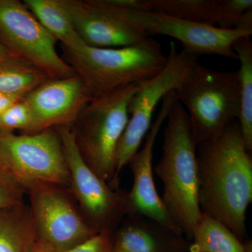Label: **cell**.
Returning a JSON list of instances; mask_svg holds the SVG:
<instances>
[{
	"instance_id": "7402d4cb",
	"label": "cell",
	"mask_w": 252,
	"mask_h": 252,
	"mask_svg": "<svg viewBox=\"0 0 252 252\" xmlns=\"http://www.w3.org/2000/svg\"><path fill=\"white\" fill-rule=\"evenodd\" d=\"M33 122L32 114L24 97L0 114V130H20L24 134H31Z\"/></svg>"
},
{
	"instance_id": "d6986e66",
	"label": "cell",
	"mask_w": 252,
	"mask_h": 252,
	"mask_svg": "<svg viewBox=\"0 0 252 252\" xmlns=\"http://www.w3.org/2000/svg\"><path fill=\"white\" fill-rule=\"evenodd\" d=\"M233 49L240 62V107L238 119L244 144L252 152V42L250 36L239 38Z\"/></svg>"
},
{
	"instance_id": "9a60e30c",
	"label": "cell",
	"mask_w": 252,
	"mask_h": 252,
	"mask_svg": "<svg viewBox=\"0 0 252 252\" xmlns=\"http://www.w3.org/2000/svg\"><path fill=\"white\" fill-rule=\"evenodd\" d=\"M130 217L114 236V252H189L190 242L153 220Z\"/></svg>"
},
{
	"instance_id": "e0dca14e",
	"label": "cell",
	"mask_w": 252,
	"mask_h": 252,
	"mask_svg": "<svg viewBox=\"0 0 252 252\" xmlns=\"http://www.w3.org/2000/svg\"><path fill=\"white\" fill-rule=\"evenodd\" d=\"M36 240L29 209L23 205L0 210V252H28Z\"/></svg>"
},
{
	"instance_id": "9c48e42d",
	"label": "cell",
	"mask_w": 252,
	"mask_h": 252,
	"mask_svg": "<svg viewBox=\"0 0 252 252\" xmlns=\"http://www.w3.org/2000/svg\"><path fill=\"white\" fill-rule=\"evenodd\" d=\"M94 1L101 9L129 23L147 36L160 34L175 38L183 45L184 51L198 57L199 55H217L238 59L233 49V43L239 38L252 34V31L240 28L224 30L189 22L162 13L122 9L110 4L108 0Z\"/></svg>"
},
{
	"instance_id": "ba28073f",
	"label": "cell",
	"mask_w": 252,
	"mask_h": 252,
	"mask_svg": "<svg viewBox=\"0 0 252 252\" xmlns=\"http://www.w3.org/2000/svg\"><path fill=\"white\" fill-rule=\"evenodd\" d=\"M61 138L70 176V187L81 213L97 233L114 232L123 217L137 215L128 193L112 189L96 175L82 157L72 126L54 127Z\"/></svg>"
},
{
	"instance_id": "7c38bea8",
	"label": "cell",
	"mask_w": 252,
	"mask_h": 252,
	"mask_svg": "<svg viewBox=\"0 0 252 252\" xmlns=\"http://www.w3.org/2000/svg\"><path fill=\"white\" fill-rule=\"evenodd\" d=\"M177 101L175 91L169 93L162 99L160 112L151 126L143 147L130 159L128 165L133 175L134 182L128 197L137 215L153 220L177 234L185 236L169 215L158 194L153 175L154 144L160 127Z\"/></svg>"
},
{
	"instance_id": "4fadbf2b",
	"label": "cell",
	"mask_w": 252,
	"mask_h": 252,
	"mask_svg": "<svg viewBox=\"0 0 252 252\" xmlns=\"http://www.w3.org/2000/svg\"><path fill=\"white\" fill-rule=\"evenodd\" d=\"M91 99L84 81L77 74L48 79L24 97L34 121L31 134L59 126H72Z\"/></svg>"
},
{
	"instance_id": "ffe728a7",
	"label": "cell",
	"mask_w": 252,
	"mask_h": 252,
	"mask_svg": "<svg viewBox=\"0 0 252 252\" xmlns=\"http://www.w3.org/2000/svg\"><path fill=\"white\" fill-rule=\"evenodd\" d=\"M49 79L37 68L12 56L0 61V94L26 95Z\"/></svg>"
},
{
	"instance_id": "2e32d148",
	"label": "cell",
	"mask_w": 252,
	"mask_h": 252,
	"mask_svg": "<svg viewBox=\"0 0 252 252\" xmlns=\"http://www.w3.org/2000/svg\"><path fill=\"white\" fill-rule=\"evenodd\" d=\"M23 3L63 47L75 50L84 45L73 27L63 0H24Z\"/></svg>"
},
{
	"instance_id": "484cf974",
	"label": "cell",
	"mask_w": 252,
	"mask_h": 252,
	"mask_svg": "<svg viewBox=\"0 0 252 252\" xmlns=\"http://www.w3.org/2000/svg\"><path fill=\"white\" fill-rule=\"evenodd\" d=\"M24 97L25 95L0 94V114H2L10 106L21 100Z\"/></svg>"
},
{
	"instance_id": "277c9868",
	"label": "cell",
	"mask_w": 252,
	"mask_h": 252,
	"mask_svg": "<svg viewBox=\"0 0 252 252\" xmlns=\"http://www.w3.org/2000/svg\"><path fill=\"white\" fill-rule=\"evenodd\" d=\"M175 93L188 114L197 144L215 140L238 120V70L220 72L198 63Z\"/></svg>"
},
{
	"instance_id": "cb8c5ba5",
	"label": "cell",
	"mask_w": 252,
	"mask_h": 252,
	"mask_svg": "<svg viewBox=\"0 0 252 252\" xmlns=\"http://www.w3.org/2000/svg\"><path fill=\"white\" fill-rule=\"evenodd\" d=\"M26 191L17 181L0 170V210L23 205Z\"/></svg>"
},
{
	"instance_id": "d4e9b609",
	"label": "cell",
	"mask_w": 252,
	"mask_h": 252,
	"mask_svg": "<svg viewBox=\"0 0 252 252\" xmlns=\"http://www.w3.org/2000/svg\"><path fill=\"white\" fill-rule=\"evenodd\" d=\"M114 232L103 230L77 246L62 252H114Z\"/></svg>"
},
{
	"instance_id": "603a6c76",
	"label": "cell",
	"mask_w": 252,
	"mask_h": 252,
	"mask_svg": "<svg viewBox=\"0 0 252 252\" xmlns=\"http://www.w3.org/2000/svg\"><path fill=\"white\" fill-rule=\"evenodd\" d=\"M252 9V0H218L217 27L233 30L238 27L244 15Z\"/></svg>"
},
{
	"instance_id": "44dd1931",
	"label": "cell",
	"mask_w": 252,
	"mask_h": 252,
	"mask_svg": "<svg viewBox=\"0 0 252 252\" xmlns=\"http://www.w3.org/2000/svg\"><path fill=\"white\" fill-rule=\"evenodd\" d=\"M151 11L217 27L218 0H149Z\"/></svg>"
},
{
	"instance_id": "ac0fdd59",
	"label": "cell",
	"mask_w": 252,
	"mask_h": 252,
	"mask_svg": "<svg viewBox=\"0 0 252 252\" xmlns=\"http://www.w3.org/2000/svg\"><path fill=\"white\" fill-rule=\"evenodd\" d=\"M189 252H252L251 243L241 241L220 221L203 214L194 230Z\"/></svg>"
},
{
	"instance_id": "8fae6325",
	"label": "cell",
	"mask_w": 252,
	"mask_h": 252,
	"mask_svg": "<svg viewBox=\"0 0 252 252\" xmlns=\"http://www.w3.org/2000/svg\"><path fill=\"white\" fill-rule=\"evenodd\" d=\"M37 240L57 252L77 246L97 233L64 188L39 185L28 189Z\"/></svg>"
},
{
	"instance_id": "6da1fadb",
	"label": "cell",
	"mask_w": 252,
	"mask_h": 252,
	"mask_svg": "<svg viewBox=\"0 0 252 252\" xmlns=\"http://www.w3.org/2000/svg\"><path fill=\"white\" fill-rule=\"evenodd\" d=\"M199 205L202 213L246 238V212L252 201V154L238 121L217 139L197 144Z\"/></svg>"
},
{
	"instance_id": "5bb4252c",
	"label": "cell",
	"mask_w": 252,
	"mask_h": 252,
	"mask_svg": "<svg viewBox=\"0 0 252 252\" xmlns=\"http://www.w3.org/2000/svg\"><path fill=\"white\" fill-rule=\"evenodd\" d=\"M73 27L85 45L121 48L140 45L152 38L99 7L94 0H63Z\"/></svg>"
},
{
	"instance_id": "7a4b0ae2",
	"label": "cell",
	"mask_w": 252,
	"mask_h": 252,
	"mask_svg": "<svg viewBox=\"0 0 252 252\" xmlns=\"http://www.w3.org/2000/svg\"><path fill=\"white\" fill-rule=\"evenodd\" d=\"M162 155L155 171L162 181V201L190 242L201 219L199 205L197 142L188 114L177 101L167 118Z\"/></svg>"
},
{
	"instance_id": "30bf717a",
	"label": "cell",
	"mask_w": 252,
	"mask_h": 252,
	"mask_svg": "<svg viewBox=\"0 0 252 252\" xmlns=\"http://www.w3.org/2000/svg\"><path fill=\"white\" fill-rule=\"evenodd\" d=\"M23 1L0 0V42L12 57L61 79L76 72L56 49L57 42Z\"/></svg>"
},
{
	"instance_id": "8992f818",
	"label": "cell",
	"mask_w": 252,
	"mask_h": 252,
	"mask_svg": "<svg viewBox=\"0 0 252 252\" xmlns=\"http://www.w3.org/2000/svg\"><path fill=\"white\" fill-rule=\"evenodd\" d=\"M0 170L26 190L39 185L70 187L62 143L55 128L19 135L0 130Z\"/></svg>"
},
{
	"instance_id": "83f0119b",
	"label": "cell",
	"mask_w": 252,
	"mask_h": 252,
	"mask_svg": "<svg viewBox=\"0 0 252 252\" xmlns=\"http://www.w3.org/2000/svg\"><path fill=\"white\" fill-rule=\"evenodd\" d=\"M11 56L8 52L7 50L4 47L2 44L0 42V61H4V60L7 59V58Z\"/></svg>"
},
{
	"instance_id": "3957f363",
	"label": "cell",
	"mask_w": 252,
	"mask_h": 252,
	"mask_svg": "<svg viewBox=\"0 0 252 252\" xmlns=\"http://www.w3.org/2000/svg\"><path fill=\"white\" fill-rule=\"evenodd\" d=\"M64 61L81 78L92 98L132 84H143L166 65L161 46L151 39L127 47L80 49L63 47Z\"/></svg>"
},
{
	"instance_id": "5b68a950",
	"label": "cell",
	"mask_w": 252,
	"mask_h": 252,
	"mask_svg": "<svg viewBox=\"0 0 252 252\" xmlns=\"http://www.w3.org/2000/svg\"><path fill=\"white\" fill-rule=\"evenodd\" d=\"M139 86L130 84L91 99L72 126L84 160L109 185L115 175L119 141L130 118L129 103Z\"/></svg>"
},
{
	"instance_id": "4316f807",
	"label": "cell",
	"mask_w": 252,
	"mask_h": 252,
	"mask_svg": "<svg viewBox=\"0 0 252 252\" xmlns=\"http://www.w3.org/2000/svg\"><path fill=\"white\" fill-rule=\"evenodd\" d=\"M28 252H56L52 249L50 248L45 244L41 243L39 240H36L30 248Z\"/></svg>"
},
{
	"instance_id": "52a82bcc",
	"label": "cell",
	"mask_w": 252,
	"mask_h": 252,
	"mask_svg": "<svg viewBox=\"0 0 252 252\" xmlns=\"http://www.w3.org/2000/svg\"><path fill=\"white\" fill-rule=\"evenodd\" d=\"M166 65L157 76L140 84L130 101L128 122L119 141L116 159L115 175L109 187L118 189L119 175L137 152L152 126L157 104L167 94L176 91L198 63V56L186 51L178 52L175 43L170 44Z\"/></svg>"
}]
</instances>
